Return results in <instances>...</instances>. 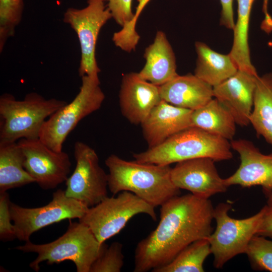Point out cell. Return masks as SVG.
Segmentation results:
<instances>
[{"mask_svg":"<svg viewBox=\"0 0 272 272\" xmlns=\"http://www.w3.org/2000/svg\"><path fill=\"white\" fill-rule=\"evenodd\" d=\"M154 230L137 245L134 272H146L171 262L184 248L213 232L214 208L209 199L192 193L174 196L162 205Z\"/></svg>","mask_w":272,"mask_h":272,"instance_id":"cell-1","label":"cell"},{"mask_svg":"<svg viewBox=\"0 0 272 272\" xmlns=\"http://www.w3.org/2000/svg\"><path fill=\"white\" fill-rule=\"evenodd\" d=\"M105 162L109 169L108 187L114 195L129 191L156 208L180 194L171 180L170 165L126 161L115 154Z\"/></svg>","mask_w":272,"mask_h":272,"instance_id":"cell-2","label":"cell"},{"mask_svg":"<svg viewBox=\"0 0 272 272\" xmlns=\"http://www.w3.org/2000/svg\"><path fill=\"white\" fill-rule=\"evenodd\" d=\"M231 148L228 140L191 126L133 157L139 162L161 165L202 157L221 161L232 158Z\"/></svg>","mask_w":272,"mask_h":272,"instance_id":"cell-3","label":"cell"},{"mask_svg":"<svg viewBox=\"0 0 272 272\" xmlns=\"http://www.w3.org/2000/svg\"><path fill=\"white\" fill-rule=\"evenodd\" d=\"M107 246L97 240L88 227L79 222H70L65 233L51 242L36 244L28 241L15 249L37 254L29 265L35 271L39 270L42 262L52 264L69 260L75 264L78 272H90L94 262Z\"/></svg>","mask_w":272,"mask_h":272,"instance_id":"cell-4","label":"cell"},{"mask_svg":"<svg viewBox=\"0 0 272 272\" xmlns=\"http://www.w3.org/2000/svg\"><path fill=\"white\" fill-rule=\"evenodd\" d=\"M67 103L55 98L46 99L36 92L27 94L22 100L11 94L0 97V140L17 142L21 139L39 138L46 120Z\"/></svg>","mask_w":272,"mask_h":272,"instance_id":"cell-5","label":"cell"},{"mask_svg":"<svg viewBox=\"0 0 272 272\" xmlns=\"http://www.w3.org/2000/svg\"><path fill=\"white\" fill-rule=\"evenodd\" d=\"M81 78L79 92L74 99L48 117L41 128L39 139L55 151H62L69 133L82 119L98 110L105 99L98 76Z\"/></svg>","mask_w":272,"mask_h":272,"instance_id":"cell-6","label":"cell"},{"mask_svg":"<svg viewBox=\"0 0 272 272\" xmlns=\"http://www.w3.org/2000/svg\"><path fill=\"white\" fill-rule=\"evenodd\" d=\"M231 208V204L221 202L214 209L216 227L208 239L214 256L213 264L217 268H222L236 255L245 253L251 239L256 234L263 213L262 208L251 217L236 219L228 215Z\"/></svg>","mask_w":272,"mask_h":272,"instance_id":"cell-7","label":"cell"},{"mask_svg":"<svg viewBox=\"0 0 272 272\" xmlns=\"http://www.w3.org/2000/svg\"><path fill=\"white\" fill-rule=\"evenodd\" d=\"M155 207L131 192L123 191L116 197H106L89 208L79 222L86 225L101 243L118 234L133 216L145 214L157 220Z\"/></svg>","mask_w":272,"mask_h":272,"instance_id":"cell-8","label":"cell"},{"mask_svg":"<svg viewBox=\"0 0 272 272\" xmlns=\"http://www.w3.org/2000/svg\"><path fill=\"white\" fill-rule=\"evenodd\" d=\"M112 18L103 0H87L82 9L69 8L63 14V21L76 33L81 47L79 76H97L101 70L96 58V47L101 28Z\"/></svg>","mask_w":272,"mask_h":272,"instance_id":"cell-9","label":"cell"},{"mask_svg":"<svg viewBox=\"0 0 272 272\" xmlns=\"http://www.w3.org/2000/svg\"><path fill=\"white\" fill-rule=\"evenodd\" d=\"M89 207L67 197L65 190L57 189L47 205L36 208H26L10 202V212L17 238L26 242L41 229L65 219L81 218Z\"/></svg>","mask_w":272,"mask_h":272,"instance_id":"cell-10","label":"cell"},{"mask_svg":"<svg viewBox=\"0 0 272 272\" xmlns=\"http://www.w3.org/2000/svg\"><path fill=\"white\" fill-rule=\"evenodd\" d=\"M74 154L76 166L65 181V194L93 207L107 196L108 174L100 166L95 151L87 144L76 142Z\"/></svg>","mask_w":272,"mask_h":272,"instance_id":"cell-11","label":"cell"},{"mask_svg":"<svg viewBox=\"0 0 272 272\" xmlns=\"http://www.w3.org/2000/svg\"><path fill=\"white\" fill-rule=\"evenodd\" d=\"M25 157L24 168L43 189L56 188L66 181L72 163L68 154L55 151L39 138L17 141Z\"/></svg>","mask_w":272,"mask_h":272,"instance_id":"cell-12","label":"cell"},{"mask_svg":"<svg viewBox=\"0 0 272 272\" xmlns=\"http://www.w3.org/2000/svg\"><path fill=\"white\" fill-rule=\"evenodd\" d=\"M213 159L202 157L176 163L171 168V178L180 189L205 199L226 191L227 187L216 167Z\"/></svg>","mask_w":272,"mask_h":272,"instance_id":"cell-13","label":"cell"},{"mask_svg":"<svg viewBox=\"0 0 272 272\" xmlns=\"http://www.w3.org/2000/svg\"><path fill=\"white\" fill-rule=\"evenodd\" d=\"M232 148L240 156V164L235 172L224 179L227 187L260 186L263 193L272 191V153L264 154L249 140H232Z\"/></svg>","mask_w":272,"mask_h":272,"instance_id":"cell-14","label":"cell"},{"mask_svg":"<svg viewBox=\"0 0 272 272\" xmlns=\"http://www.w3.org/2000/svg\"><path fill=\"white\" fill-rule=\"evenodd\" d=\"M161 100L160 86L142 79L139 73L123 75L119 103L122 114L131 123L141 124Z\"/></svg>","mask_w":272,"mask_h":272,"instance_id":"cell-15","label":"cell"},{"mask_svg":"<svg viewBox=\"0 0 272 272\" xmlns=\"http://www.w3.org/2000/svg\"><path fill=\"white\" fill-rule=\"evenodd\" d=\"M258 76L238 70L233 76L213 87L214 98L230 112L236 124L240 126L250 124L249 117Z\"/></svg>","mask_w":272,"mask_h":272,"instance_id":"cell-16","label":"cell"},{"mask_svg":"<svg viewBox=\"0 0 272 272\" xmlns=\"http://www.w3.org/2000/svg\"><path fill=\"white\" fill-rule=\"evenodd\" d=\"M192 111L162 100L141 124L148 149L156 147L176 133L191 127Z\"/></svg>","mask_w":272,"mask_h":272,"instance_id":"cell-17","label":"cell"},{"mask_svg":"<svg viewBox=\"0 0 272 272\" xmlns=\"http://www.w3.org/2000/svg\"><path fill=\"white\" fill-rule=\"evenodd\" d=\"M162 100L177 107L195 110L213 98V87L194 74L178 75L160 86Z\"/></svg>","mask_w":272,"mask_h":272,"instance_id":"cell-18","label":"cell"},{"mask_svg":"<svg viewBox=\"0 0 272 272\" xmlns=\"http://www.w3.org/2000/svg\"><path fill=\"white\" fill-rule=\"evenodd\" d=\"M144 57L146 63L139 73L142 79L161 86L178 75L174 52L163 31L156 32L153 43L146 48Z\"/></svg>","mask_w":272,"mask_h":272,"instance_id":"cell-19","label":"cell"},{"mask_svg":"<svg viewBox=\"0 0 272 272\" xmlns=\"http://www.w3.org/2000/svg\"><path fill=\"white\" fill-rule=\"evenodd\" d=\"M197 53L194 75L213 87L233 76L238 69L230 54H223L206 44L196 42Z\"/></svg>","mask_w":272,"mask_h":272,"instance_id":"cell-20","label":"cell"},{"mask_svg":"<svg viewBox=\"0 0 272 272\" xmlns=\"http://www.w3.org/2000/svg\"><path fill=\"white\" fill-rule=\"evenodd\" d=\"M24 161L17 142L0 140V192L35 182L25 170Z\"/></svg>","mask_w":272,"mask_h":272,"instance_id":"cell-21","label":"cell"},{"mask_svg":"<svg viewBox=\"0 0 272 272\" xmlns=\"http://www.w3.org/2000/svg\"><path fill=\"white\" fill-rule=\"evenodd\" d=\"M192 126L232 140L236 132V122L230 112L216 98H213L202 107L193 110Z\"/></svg>","mask_w":272,"mask_h":272,"instance_id":"cell-22","label":"cell"},{"mask_svg":"<svg viewBox=\"0 0 272 272\" xmlns=\"http://www.w3.org/2000/svg\"><path fill=\"white\" fill-rule=\"evenodd\" d=\"M249 121L257 134L272 146V72L257 79Z\"/></svg>","mask_w":272,"mask_h":272,"instance_id":"cell-23","label":"cell"},{"mask_svg":"<svg viewBox=\"0 0 272 272\" xmlns=\"http://www.w3.org/2000/svg\"><path fill=\"white\" fill-rule=\"evenodd\" d=\"M254 0H237L238 17L233 29V45L229 54L239 70L257 76L251 63L248 44V30L251 8Z\"/></svg>","mask_w":272,"mask_h":272,"instance_id":"cell-24","label":"cell"},{"mask_svg":"<svg viewBox=\"0 0 272 272\" xmlns=\"http://www.w3.org/2000/svg\"><path fill=\"white\" fill-rule=\"evenodd\" d=\"M211 254L208 238L197 240L182 250L168 264L153 272H203V263Z\"/></svg>","mask_w":272,"mask_h":272,"instance_id":"cell-25","label":"cell"},{"mask_svg":"<svg viewBox=\"0 0 272 272\" xmlns=\"http://www.w3.org/2000/svg\"><path fill=\"white\" fill-rule=\"evenodd\" d=\"M23 0H0V51L8 39L14 36L24 10Z\"/></svg>","mask_w":272,"mask_h":272,"instance_id":"cell-26","label":"cell"},{"mask_svg":"<svg viewBox=\"0 0 272 272\" xmlns=\"http://www.w3.org/2000/svg\"><path fill=\"white\" fill-rule=\"evenodd\" d=\"M245 254L253 269L272 272V240L255 235L251 239Z\"/></svg>","mask_w":272,"mask_h":272,"instance_id":"cell-27","label":"cell"},{"mask_svg":"<svg viewBox=\"0 0 272 272\" xmlns=\"http://www.w3.org/2000/svg\"><path fill=\"white\" fill-rule=\"evenodd\" d=\"M122 244L114 242L94 262L90 272H120L124 264Z\"/></svg>","mask_w":272,"mask_h":272,"instance_id":"cell-28","label":"cell"},{"mask_svg":"<svg viewBox=\"0 0 272 272\" xmlns=\"http://www.w3.org/2000/svg\"><path fill=\"white\" fill-rule=\"evenodd\" d=\"M10 202L7 191L0 192V239L3 241L17 238L14 225L11 223Z\"/></svg>","mask_w":272,"mask_h":272,"instance_id":"cell-29","label":"cell"},{"mask_svg":"<svg viewBox=\"0 0 272 272\" xmlns=\"http://www.w3.org/2000/svg\"><path fill=\"white\" fill-rule=\"evenodd\" d=\"M107 3L112 18L123 27L129 24L133 20L134 13L132 10V0H103Z\"/></svg>","mask_w":272,"mask_h":272,"instance_id":"cell-30","label":"cell"},{"mask_svg":"<svg viewBox=\"0 0 272 272\" xmlns=\"http://www.w3.org/2000/svg\"><path fill=\"white\" fill-rule=\"evenodd\" d=\"M264 193L266 197V202L262 208L263 215L256 235L272 239V191Z\"/></svg>","mask_w":272,"mask_h":272,"instance_id":"cell-31","label":"cell"},{"mask_svg":"<svg viewBox=\"0 0 272 272\" xmlns=\"http://www.w3.org/2000/svg\"><path fill=\"white\" fill-rule=\"evenodd\" d=\"M222 6L220 24L233 30L235 23L234 20L233 0H220Z\"/></svg>","mask_w":272,"mask_h":272,"instance_id":"cell-32","label":"cell"},{"mask_svg":"<svg viewBox=\"0 0 272 272\" xmlns=\"http://www.w3.org/2000/svg\"><path fill=\"white\" fill-rule=\"evenodd\" d=\"M150 0H138V4L136 8L135 13L132 21L128 25V28L132 30H135L137 20L140 17L141 13L145 6L148 4Z\"/></svg>","mask_w":272,"mask_h":272,"instance_id":"cell-33","label":"cell"},{"mask_svg":"<svg viewBox=\"0 0 272 272\" xmlns=\"http://www.w3.org/2000/svg\"><path fill=\"white\" fill-rule=\"evenodd\" d=\"M268 0H263L262 11L265 15V18L262 23L261 26L264 28L272 27V18L267 12V4Z\"/></svg>","mask_w":272,"mask_h":272,"instance_id":"cell-34","label":"cell"}]
</instances>
